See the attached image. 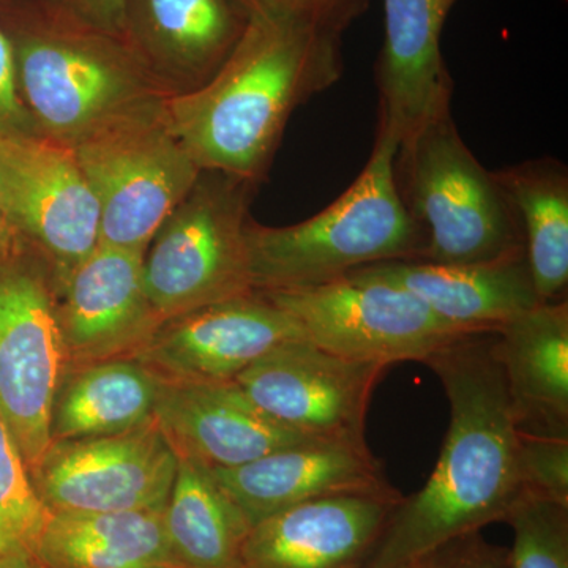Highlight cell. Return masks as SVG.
Listing matches in <instances>:
<instances>
[{"label":"cell","mask_w":568,"mask_h":568,"mask_svg":"<svg viewBox=\"0 0 568 568\" xmlns=\"http://www.w3.org/2000/svg\"><path fill=\"white\" fill-rule=\"evenodd\" d=\"M443 383L450 425L416 495L396 504L365 568H405L507 515L523 496L519 433L495 334L459 336L424 362Z\"/></svg>","instance_id":"1"},{"label":"cell","mask_w":568,"mask_h":568,"mask_svg":"<svg viewBox=\"0 0 568 568\" xmlns=\"http://www.w3.org/2000/svg\"><path fill=\"white\" fill-rule=\"evenodd\" d=\"M343 70L342 37L250 18L211 80L164 100V119L201 170L260 185L293 112L335 85Z\"/></svg>","instance_id":"2"},{"label":"cell","mask_w":568,"mask_h":568,"mask_svg":"<svg viewBox=\"0 0 568 568\" xmlns=\"http://www.w3.org/2000/svg\"><path fill=\"white\" fill-rule=\"evenodd\" d=\"M18 89L41 134L73 145L100 126L162 104L171 93L122 37L47 0H0Z\"/></svg>","instance_id":"3"},{"label":"cell","mask_w":568,"mask_h":568,"mask_svg":"<svg viewBox=\"0 0 568 568\" xmlns=\"http://www.w3.org/2000/svg\"><path fill=\"white\" fill-rule=\"evenodd\" d=\"M396 148L395 134L377 123L364 170L323 212L282 227L250 220L246 246L253 290H298L373 264L420 260L425 231L399 196Z\"/></svg>","instance_id":"4"},{"label":"cell","mask_w":568,"mask_h":568,"mask_svg":"<svg viewBox=\"0 0 568 568\" xmlns=\"http://www.w3.org/2000/svg\"><path fill=\"white\" fill-rule=\"evenodd\" d=\"M395 179L407 212L425 231L418 261L477 264L526 253L517 213L493 171L467 148L452 104L402 138Z\"/></svg>","instance_id":"5"},{"label":"cell","mask_w":568,"mask_h":568,"mask_svg":"<svg viewBox=\"0 0 568 568\" xmlns=\"http://www.w3.org/2000/svg\"><path fill=\"white\" fill-rule=\"evenodd\" d=\"M257 183L201 171L144 253L145 293L160 320L253 293L246 226Z\"/></svg>","instance_id":"6"},{"label":"cell","mask_w":568,"mask_h":568,"mask_svg":"<svg viewBox=\"0 0 568 568\" xmlns=\"http://www.w3.org/2000/svg\"><path fill=\"white\" fill-rule=\"evenodd\" d=\"M163 103L71 145L99 204L100 245L145 253L203 171L171 132Z\"/></svg>","instance_id":"7"},{"label":"cell","mask_w":568,"mask_h":568,"mask_svg":"<svg viewBox=\"0 0 568 568\" xmlns=\"http://www.w3.org/2000/svg\"><path fill=\"white\" fill-rule=\"evenodd\" d=\"M67 366L54 275L18 239L0 254V414L28 469L50 447L52 399Z\"/></svg>","instance_id":"8"},{"label":"cell","mask_w":568,"mask_h":568,"mask_svg":"<svg viewBox=\"0 0 568 568\" xmlns=\"http://www.w3.org/2000/svg\"><path fill=\"white\" fill-rule=\"evenodd\" d=\"M263 294L293 317L310 343L353 361L386 366L425 362L459 336L473 335L444 323L416 295L365 267L334 282Z\"/></svg>","instance_id":"9"},{"label":"cell","mask_w":568,"mask_h":568,"mask_svg":"<svg viewBox=\"0 0 568 568\" xmlns=\"http://www.w3.org/2000/svg\"><path fill=\"white\" fill-rule=\"evenodd\" d=\"M0 207L58 286L100 244L99 204L77 153L47 134H0Z\"/></svg>","instance_id":"10"},{"label":"cell","mask_w":568,"mask_h":568,"mask_svg":"<svg viewBox=\"0 0 568 568\" xmlns=\"http://www.w3.org/2000/svg\"><path fill=\"white\" fill-rule=\"evenodd\" d=\"M178 452L155 418L121 435L55 440L29 476L48 511L164 510Z\"/></svg>","instance_id":"11"},{"label":"cell","mask_w":568,"mask_h":568,"mask_svg":"<svg viewBox=\"0 0 568 568\" xmlns=\"http://www.w3.org/2000/svg\"><path fill=\"white\" fill-rule=\"evenodd\" d=\"M387 368L295 339L254 362L234 383L265 414L301 435L365 440L369 399Z\"/></svg>","instance_id":"12"},{"label":"cell","mask_w":568,"mask_h":568,"mask_svg":"<svg viewBox=\"0 0 568 568\" xmlns=\"http://www.w3.org/2000/svg\"><path fill=\"white\" fill-rule=\"evenodd\" d=\"M295 339L293 317L253 291L164 321L133 358L164 383H223Z\"/></svg>","instance_id":"13"},{"label":"cell","mask_w":568,"mask_h":568,"mask_svg":"<svg viewBox=\"0 0 568 568\" xmlns=\"http://www.w3.org/2000/svg\"><path fill=\"white\" fill-rule=\"evenodd\" d=\"M144 253L100 245L58 286L69 365L133 358L163 321L145 293Z\"/></svg>","instance_id":"14"},{"label":"cell","mask_w":568,"mask_h":568,"mask_svg":"<svg viewBox=\"0 0 568 568\" xmlns=\"http://www.w3.org/2000/svg\"><path fill=\"white\" fill-rule=\"evenodd\" d=\"M402 497L390 487L272 515L250 528L239 568H365Z\"/></svg>","instance_id":"15"},{"label":"cell","mask_w":568,"mask_h":568,"mask_svg":"<svg viewBox=\"0 0 568 568\" xmlns=\"http://www.w3.org/2000/svg\"><path fill=\"white\" fill-rule=\"evenodd\" d=\"M250 523L323 497L390 488L365 440L308 439L237 467H211Z\"/></svg>","instance_id":"16"},{"label":"cell","mask_w":568,"mask_h":568,"mask_svg":"<svg viewBox=\"0 0 568 568\" xmlns=\"http://www.w3.org/2000/svg\"><path fill=\"white\" fill-rule=\"evenodd\" d=\"M239 0H125L123 40L173 95L211 80L244 36Z\"/></svg>","instance_id":"17"},{"label":"cell","mask_w":568,"mask_h":568,"mask_svg":"<svg viewBox=\"0 0 568 568\" xmlns=\"http://www.w3.org/2000/svg\"><path fill=\"white\" fill-rule=\"evenodd\" d=\"M155 420L175 452L211 467L246 465L312 439L265 414L234 381H160Z\"/></svg>","instance_id":"18"},{"label":"cell","mask_w":568,"mask_h":568,"mask_svg":"<svg viewBox=\"0 0 568 568\" xmlns=\"http://www.w3.org/2000/svg\"><path fill=\"white\" fill-rule=\"evenodd\" d=\"M384 43L376 63L379 125L396 140L452 104L454 82L440 37L457 0H383Z\"/></svg>","instance_id":"19"},{"label":"cell","mask_w":568,"mask_h":568,"mask_svg":"<svg viewBox=\"0 0 568 568\" xmlns=\"http://www.w3.org/2000/svg\"><path fill=\"white\" fill-rule=\"evenodd\" d=\"M365 268L405 287L463 334H496L504 324L544 304L526 253L489 263L402 260Z\"/></svg>","instance_id":"20"},{"label":"cell","mask_w":568,"mask_h":568,"mask_svg":"<svg viewBox=\"0 0 568 568\" xmlns=\"http://www.w3.org/2000/svg\"><path fill=\"white\" fill-rule=\"evenodd\" d=\"M519 433L568 437V304L544 302L495 334Z\"/></svg>","instance_id":"21"},{"label":"cell","mask_w":568,"mask_h":568,"mask_svg":"<svg viewBox=\"0 0 568 568\" xmlns=\"http://www.w3.org/2000/svg\"><path fill=\"white\" fill-rule=\"evenodd\" d=\"M32 552L47 568H178L163 510L50 511Z\"/></svg>","instance_id":"22"},{"label":"cell","mask_w":568,"mask_h":568,"mask_svg":"<svg viewBox=\"0 0 568 568\" xmlns=\"http://www.w3.org/2000/svg\"><path fill=\"white\" fill-rule=\"evenodd\" d=\"M159 386L134 358L67 366L52 399L51 443L121 435L151 424Z\"/></svg>","instance_id":"23"},{"label":"cell","mask_w":568,"mask_h":568,"mask_svg":"<svg viewBox=\"0 0 568 568\" xmlns=\"http://www.w3.org/2000/svg\"><path fill=\"white\" fill-rule=\"evenodd\" d=\"M163 519L175 567L239 568L252 526L200 458L178 452Z\"/></svg>","instance_id":"24"},{"label":"cell","mask_w":568,"mask_h":568,"mask_svg":"<svg viewBox=\"0 0 568 568\" xmlns=\"http://www.w3.org/2000/svg\"><path fill=\"white\" fill-rule=\"evenodd\" d=\"M525 235L538 295L562 301L568 283V171L552 156L493 171Z\"/></svg>","instance_id":"25"},{"label":"cell","mask_w":568,"mask_h":568,"mask_svg":"<svg viewBox=\"0 0 568 568\" xmlns=\"http://www.w3.org/2000/svg\"><path fill=\"white\" fill-rule=\"evenodd\" d=\"M50 511L41 504L28 465L0 414V556L31 549Z\"/></svg>","instance_id":"26"},{"label":"cell","mask_w":568,"mask_h":568,"mask_svg":"<svg viewBox=\"0 0 568 568\" xmlns=\"http://www.w3.org/2000/svg\"><path fill=\"white\" fill-rule=\"evenodd\" d=\"M504 523L514 529L508 568H568V504L521 496Z\"/></svg>","instance_id":"27"},{"label":"cell","mask_w":568,"mask_h":568,"mask_svg":"<svg viewBox=\"0 0 568 568\" xmlns=\"http://www.w3.org/2000/svg\"><path fill=\"white\" fill-rule=\"evenodd\" d=\"M518 474L523 496L568 504V437L519 433Z\"/></svg>","instance_id":"28"},{"label":"cell","mask_w":568,"mask_h":568,"mask_svg":"<svg viewBox=\"0 0 568 568\" xmlns=\"http://www.w3.org/2000/svg\"><path fill=\"white\" fill-rule=\"evenodd\" d=\"M250 18L290 22L317 31L343 33L368 10L372 0H239Z\"/></svg>","instance_id":"29"},{"label":"cell","mask_w":568,"mask_h":568,"mask_svg":"<svg viewBox=\"0 0 568 568\" xmlns=\"http://www.w3.org/2000/svg\"><path fill=\"white\" fill-rule=\"evenodd\" d=\"M40 133L18 89L13 50L0 28V134Z\"/></svg>","instance_id":"30"},{"label":"cell","mask_w":568,"mask_h":568,"mask_svg":"<svg viewBox=\"0 0 568 568\" xmlns=\"http://www.w3.org/2000/svg\"><path fill=\"white\" fill-rule=\"evenodd\" d=\"M507 559L506 548L488 544L477 532L435 552L432 568H508Z\"/></svg>","instance_id":"31"},{"label":"cell","mask_w":568,"mask_h":568,"mask_svg":"<svg viewBox=\"0 0 568 568\" xmlns=\"http://www.w3.org/2000/svg\"><path fill=\"white\" fill-rule=\"evenodd\" d=\"M47 2L85 24L123 39L125 0H47Z\"/></svg>","instance_id":"32"},{"label":"cell","mask_w":568,"mask_h":568,"mask_svg":"<svg viewBox=\"0 0 568 568\" xmlns=\"http://www.w3.org/2000/svg\"><path fill=\"white\" fill-rule=\"evenodd\" d=\"M0 568H47L40 562V559L31 549H21V551L9 552L0 556Z\"/></svg>","instance_id":"33"},{"label":"cell","mask_w":568,"mask_h":568,"mask_svg":"<svg viewBox=\"0 0 568 568\" xmlns=\"http://www.w3.org/2000/svg\"><path fill=\"white\" fill-rule=\"evenodd\" d=\"M18 237L10 230L7 223L6 215H3L2 207H0V254L6 253L10 246L17 244Z\"/></svg>","instance_id":"34"},{"label":"cell","mask_w":568,"mask_h":568,"mask_svg":"<svg viewBox=\"0 0 568 568\" xmlns=\"http://www.w3.org/2000/svg\"><path fill=\"white\" fill-rule=\"evenodd\" d=\"M433 558H435V555L428 556V558L418 560V562L413 564V566L405 567V568H432Z\"/></svg>","instance_id":"35"}]
</instances>
